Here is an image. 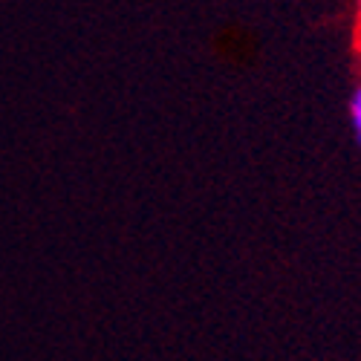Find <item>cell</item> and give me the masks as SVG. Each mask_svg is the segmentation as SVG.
<instances>
[{
  "label": "cell",
  "mask_w": 361,
  "mask_h": 361,
  "mask_svg": "<svg viewBox=\"0 0 361 361\" xmlns=\"http://www.w3.org/2000/svg\"><path fill=\"white\" fill-rule=\"evenodd\" d=\"M350 118H353V130H355V139L361 145V84L355 87V93L350 99Z\"/></svg>",
  "instance_id": "cell-1"
},
{
  "label": "cell",
  "mask_w": 361,
  "mask_h": 361,
  "mask_svg": "<svg viewBox=\"0 0 361 361\" xmlns=\"http://www.w3.org/2000/svg\"><path fill=\"white\" fill-rule=\"evenodd\" d=\"M358 26H361V0H358Z\"/></svg>",
  "instance_id": "cell-2"
},
{
  "label": "cell",
  "mask_w": 361,
  "mask_h": 361,
  "mask_svg": "<svg viewBox=\"0 0 361 361\" xmlns=\"http://www.w3.org/2000/svg\"><path fill=\"white\" fill-rule=\"evenodd\" d=\"M358 52H361V49H358Z\"/></svg>",
  "instance_id": "cell-3"
}]
</instances>
